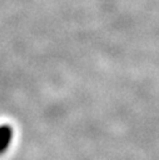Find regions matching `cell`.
<instances>
[{"label": "cell", "instance_id": "1", "mask_svg": "<svg viewBox=\"0 0 159 160\" xmlns=\"http://www.w3.org/2000/svg\"><path fill=\"white\" fill-rule=\"evenodd\" d=\"M13 139V129L9 125L0 126V154L4 152Z\"/></svg>", "mask_w": 159, "mask_h": 160}]
</instances>
